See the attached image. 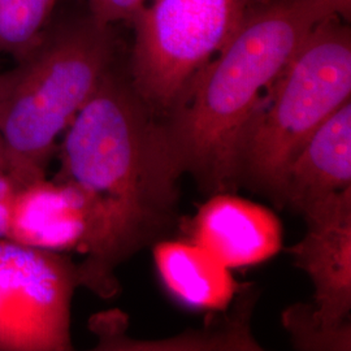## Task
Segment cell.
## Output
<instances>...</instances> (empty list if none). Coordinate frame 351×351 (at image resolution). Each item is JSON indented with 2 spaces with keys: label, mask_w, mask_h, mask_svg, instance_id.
I'll list each match as a JSON object with an SVG mask.
<instances>
[{
  "label": "cell",
  "mask_w": 351,
  "mask_h": 351,
  "mask_svg": "<svg viewBox=\"0 0 351 351\" xmlns=\"http://www.w3.org/2000/svg\"><path fill=\"white\" fill-rule=\"evenodd\" d=\"M59 155L58 178L86 195L95 221L78 285L110 297L114 267L169 220L182 173L163 123L113 65L64 132Z\"/></svg>",
  "instance_id": "1"
},
{
  "label": "cell",
  "mask_w": 351,
  "mask_h": 351,
  "mask_svg": "<svg viewBox=\"0 0 351 351\" xmlns=\"http://www.w3.org/2000/svg\"><path fill=\"white\" fill-rule=\"evenodd\" d=\"M329 19L335 16L323 0H272L251 10L163 123L182 175L213 194L239 185V141L263 93L311 30Z\"/></svg>",
  "instance_id": "2"
},
{
  "label": "cell",
  "mask_w": 351,
  "mask_h": 351,
  "mask_svg": "<svg viewBox=\"0 0 351 351\" xmlns=\"http://www.w3.org/2000/svg\"><path fill=\"white\" fill-rule=\"evenodd\" d=\"M114 62L111 26L91 16L45 29L37 45L0 73V133L19 186L46 177L56 141Z\"/></svg>",
  "instance_id": "3"
},
{
  "label": "cell",
  "mask_w": 351,
  "mask_h": 351,
  "mask_svg": "<svg viewBox=\"0 0 351 351\" xmlns=\"http://www.w3.org/2000/svg\"><path fill=\"white\" fill-rule=\"evenodd\" d=\"M350 93V30L329 19L311 30L252 113L239 141V182L275 199L289 163Z\"/></svg>",
  "instance_id": "4"
},
{
  "label": "cell",
  "mask_w": 351,
  "mask_h": 351,
  "mask_svg": "<svg viewBox=\"0 0 351 351\" xmlns=\"http://www.w3.org/2000/svg\"><path fill=\"white\" fill-rule=\"evenodd\" d=\"M254 7V0L147 1L132 23L129 80L151 112L169 113Z\"/></svg>",
  "instance_id": "5"
},
{
  "label": "cell",
  "mask_w": 351,
  "mask_h": 351,
  "mask_svg": "<svg viewBox=\"0 0 351 351\" xmlns=\"http://www.w3.org/2000/svg\"><path fill=\"white\" fill-rule=\"evenodd\" d=\"M77 267L63 254L0 239V351H65Z\"/></svg>",
  "instance_id": "6"
},
{
  "label": "cell",
  "mask_w": 351,
  "mask_h": 351,
  "mask_svg": "<svg viewBox=\"0 0 351 351\" xmlns=\"http://www.w3.org/2000/svg\"><path fill=\"white\" fill-rule=\"evenodd\" d=\"M303 216L307 233L290 252L314 284L316 319L326 329H339L351 308V186Z\"/></svg>",
  "instance_id": "7"
},
{
  "label": "cell",
  "mask_w": 351,
  "mask_h": 351,
  "mask_svg": "<svg viewBox=\"0 0 351 351\" xmlns=\"http://www.w3.org/2000/svg\"><path fill=\"white\" fill-rule=\"evenodd\" d=\"M7 239L38 250L88 255L95 241L91 206L72 182L38 178L17 189Z\"/></svg>",
  "instance_id": "8"
},
{
  "label": "cell",
  "mask_w": 351,
  "mask_h": 351,
  "mask_svg": "<svg viewBox=\"0 0 351 351\" xmlns=\"http://www.w3.org/2000/svg\"><path fill=\"white\" fill-rule=\"evenodd\" d=\"M193 241L213 254L229 269L262 263L282 245L276 215L261 204L217 193L195 215Z\"/></svg>",
  "instance_id": "9"
},
{
  "label": "cell",
  "mask_w": 351,
  "mask_h": 351,
  "mask_svg": "<svg viewBox=\"0 0 351 351\" xmlns=\"http://www.w3.org/2000/svg\"><path fill=\"white\" fill-rule=\"evenodd\" d=\"M351 186V103L342 104L306 141L281 177L275 201L304 213Z\"/></svg>",
  "instance_id": "10"
},
{
  "label": "cell",
  "mask_w": 351,
  "mask_h": 351,
  "mask_svg": "<svg viewBox=\"0 0 351 351\" xmlns=\"http://www.w3.org/2000/svg\"><path fill=\"white\" fill-rule=\"evenodd\" d=\"M154 259L164 287L177 301L197 310H226L237 290L229 268L194 241H164Z\"/></svg>",
  "instance_id": "11"
},
{
  "label": "cell",
  "mask_w": 351,
  "mask_h": 351,
  "mask_svg": "<svg viewBox=\"0 0 351 351\" xmlns=\"http://www.w3.org/2000/svg\"><path fill=\"white\" fill-rule=\"evenodd\" d=\"M58 0H0V55L14 62L32 50L50 24Z\"/></svg>",
  "instance_id": "12"
},
{
  "label": "cell",
  "mask_w": 351,
  "mask_h": 351,
  "mask_svg": "<svg viewBox=\"0 0 351 351\" xmlns=\"http://www.w3.org/2000/svg\"><path fill=\"white\" fill-rule=\"evenodd\" d=\"M282 322L298 349L350 350L349 323L339 329H326L316 319L313 304L291 306L282 315Z\"/></svg>",
  "instance_id": "13"
},
{
  "label": "cell",
  "mask_w": 351,
  "mask_h": 351,
  "mask_svg": "<svg viewBox=\"0 0 351 351\" xmlns=\"http://www.w3.org/2000/svg\"><path fill=\"white\" fill-rule=\"evenodd\" d=\"M149 0H88L91 19L99 25L112 26L125 21L132 24Z\"/></svg>",
  "instance_id": "14"
},
{
  "label": "cell",
  "mask_w": 351,
  "mask_h": 351,
  "mask_svg": "<svg viewBox=\"0 0 351 351\" xmlns=\"http://www.w3.org/2000/svg\"><path fill=\"white\" fill-rule=\"evenodd\" d=\"M19 185L5 169H0V239L8 237L13 202Z\"/></svg>",
  "instance_id": "15"
},
{
  "label": "cell",
  "mask_w": 351,
  "mask_h": 351,
  "mask_svg": "<svg viewBox=\"0 0 351 351\" xmlns=\"http://www.w3.org/2000/svg\"><path fill=\"white\" fill-rule=\"evenodd\" d=\"M329 11L336 17L339 16L345 20L350 19L351 0H323Z\"/></svg>",
  "instance_id": "16"
},
{
  "label": "cell",
  "mask_w": 351,
  "mask_h": 351,
  "mask_svg": "<svg viewBox=\"0 0 351 351\" xmlns=\"http://www.w3.org/2000/svg\"><path fill=\"white\" fill-rule=\"evenodd\" d=\"M0 169H5L7 171L5 151H4V143H3V138H1V133H0Z\"/></svg>",
  "instance_id": "17"
}]
</instances>
